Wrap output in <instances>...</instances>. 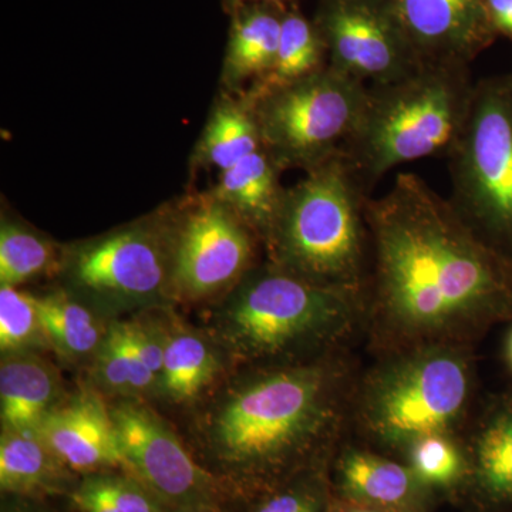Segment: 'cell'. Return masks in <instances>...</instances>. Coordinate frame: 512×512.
<instances>
[{"mask_svg":"<svg viewBox=\"0 0 512 512\" xmlns=\"http://www.w3.org/2000/svg\"><path fill=\"white\" fill-rule=\"evenodd\" d=\"M365 330L377 356L473 345L512 319V256L485 241L420 175L367 197Z\"/></svg>","mask_w":512,"mask_h":512,"instance_id":"cell-1","label":"cell"},{"mask_svg":"<svg viewBox=\"0 0 512 512\" xmlns=\"http://www.w3.org/2000/svg\"><path fill=\"white\" fill-rule=\"evenodd\" d=\"M356 379L338 350L268 367L238 384L208 420V458L228 493L254 501L329 466L350 424Z\"/></svg>","mask_w":512,"mask_h":512,"instance_id":"cell-2","label":"cell"},{"mask_svg":"<svg viewBox=\"0 0 512 512\" xmlns=\"http://www.w3.org/2000/svg\"><path fill=\"white\" fill-rule=\"evenodd\" d=\"M470 345H427L379 356L356 380L350 424L387 454L403 458L423 437L460 436L473 403Z\"/></svg>","mask_w":512,"mask_h":512,"instance_id":"cell-3","label":"cell"},{"mask_svg":"<svg viewBox=\"0 0 512 512\" xmlns=\"http://www.w3.org/2000/svg\"><path fill=\"white\" fill-rule=\"evenodd\" d=\"M467 66L424 63L396 82L367 86L362 119L343 150L366 194L394 168L446 153L466 120Z\"/></svg>","mask_w":512,"mask_h":512,"instance_id":"cell-4","label":"cell"},{"mask_svg":"<svg viewBox=\"0 0 512 512\" xmlns=\"http://www.w3.org/2000/svg\"><path fill=\"white\" fill-rule=\"evenodd\" d=\"M367 197L342 156L308 171L285 190L265 238L271 264L312 284L365 293Z\"/></svg>","mask_w":512,"mask_h":512,"instance_id":"cell-5","label":"cell"},{"mask_svg":"<svg viewBox=\"0 0 512 512\" xmlns=\"http://www.w3.org/2000/svg\"><path fill=\"white\" fill-rule=\"evenodd\" d=\"M363 292L312 284L275 265L249 272L224 309V340L242 360L332 352L365 328Z\"/></svg>","mask_w":512,"mask_h":512,"instance_id":"cell-6","label":"cell"},{"mask_svg":"<svg viewBox=\"0 0 512 512\" xmlns=\"http://www.w3.org/2000/svg\"><path fill=\"white\" fill-rule=\"evenodd\" d=\"M447 156L450 201L485 241L512 256V76L476 83Z\"/></svg>","mask_w":512,"mask_h":512,"instance_id":"cell-7","label":"cell"},{"mask_svg":"<svg viewBox=\"0 0 512 512\" xmlns=\"http://www.w3.org/2000/svg\"><path fill=\"white\" fill-rule=\"evenodd\" d=\"M366 97V84L326 66L299 82L245 100L262 147L279 170L296 167L308 173L342 156L362 119Z\"/></svg>","mask_w":512,"mask_h":512,"instance_id":"cell-8","label":"cell"},{"mask_svg":"<svg viewBox=\"0 0 512 512\" xmlns=\"http://www.w3.org/2000/svg\"><path fill=\"white\" fill-rule=\"evenodd\" d=\"M124 460L136 478L171 512H221L224 483L200 467L177 436L147 407L124 403L111 410Z\"/></svg>","mask_w":512,"mask_h":512,"instance_id":"cell-9","label":"cell"},{"mask_svg":"<svg viewBox=\"0 0 512 512\" xmlns=\"http://www.w3.org/2000/svg\"><path fill=\"white\" fill-rule=\"evenodd\" d=\"M315 25L328 66L366 86L396 82L423 64L389 0H325Z\"/></svg>","mask_w":512,"mask_h":512,"instance_id":"cell-10","label":"cell"},{"mask_svg":"<svg viewBox=\"0 0 512 512\" xmlns=\"http://www.w3.org/2000/svg\"><path fill=\"white\" fill-rule=\"evenodd\" d=\"M251 228L211 197L191 212L173 256L175 286L188 296L211 295L241 281L251 265Z\"/></svg>","mask_w":512,"mask_h":512,"instance_id":"cell-11","label":"cell"},{"mask_svg":"<svg viewBox=\"0 0 512 512\" xmlns=\"http://www.w3.org/2000/svg\"><path fill=\"white\" fill-rule=\"evenodd\" d=\"M168 264L158 239L133 228L97 239L74 252L70 275L83 291L117 305L153 301L163 292Z\"/></svg>","mask_w":512,"mask_h":512,"instance_id":"cell-12","label":"cell"},{"mask_svg":"<svg viewBox=\"0 0 512 512\" xmlns=\"http://www.w3.org/2000/svg\"><path fill=\"white\" fill-rule=\"evenodd\" d=\"M421 63H468L493 43L485 0H389Z\"/></svg>","mask_w":512,"mask_h":512,"instance_id":"cell-13","label":"cell"},{"mask_svg":"<svg viewBox=\"0 0 512 512\" xmlns=\"http://www.w3.org/2000/svg\"><path fill=\"white\" fill-rule=\"evenodd\" d=\"M333 494L390 512H431L436 493L404 461L367 447H342L333 461Z\"/></svg>","mask_w":512,"mask_h":512,"instance_id":"cell-14","label":"cell"},{"mask_svg":"<svg viewBox=\"0 0 512 512\" xmlns=\"http://www.w3.org/2000/svg\"><path fill=\"white\" fill-rule=\"evenodd\" d=\"M56 457L74 473L124 468L113 417L97 397L83 394L52 407L36 429Z\"/></svg>","mask_w":512,"mask_h":512,"instance_id":"cell-15","label":"cell"},{"mask_svg":"<svg viewBox=\"0 0 512 512\" xmlns=\"http://www.w3.org/2000/svg\"><path fill=\"white\" fill-rule=\"evenodd\" d=\"M468 471L460 493L481 512L512 508V390L495 396L471 427Z\"/></svg>","mask_w":512,"mask_h":512,"instance_id":"cell-16","label":"cell"},{"mask_svg":"<svg viewBox=\"0 0 512 512\" xmlns=\"http://www.w3.org/2000/svg\"><path fill=\"white\" fill-rule=\"evenodd\" d=\"M282 5L255 3L232 12L224 62V82L231 89L254 86L271 70L281 40Z\"/></svg>","mask_w":512,"mask_h":512,"instance_id":"cell-17","label":"cell"},{"mask_svg":"<svg viewBox=\"0 0 512 512\" xmlns=\"http://www.w3.org/2000/svg\"><path fill=\"white\" fill-rule=\"evenodd\" d=\"M279 171L278 165L262 147L234 167L222 171L212 197L227 205L251 231L265 239L284 200L285 190L279 184Z\"/></svg>","mask_w":512,"mask_h":512,"instance_id":"cell-18","label":"cell"},{"mask_svg":"<svg viewBox=\"0 0 512 512\" xmlns=\"http://www.w3.org/2000/svg\"><path fill=\"white\" fill-rule=\"evenodd\" d=\"M70 470L36 430H3L0 440V487L19 497L62 493Z\"/></svg>","mask_w":512,"mask_h":512,"instance_id":"cell-19","label":"cell"},{"mask_svg":"<svg viewBox=\"0 0 512 512\" xmlns=\"http://www.w3.org/2000/svg\"><path fill=\"white\" fill-rule=\"evenodd\" d=\"M56 376L36 357L13 356L0 367V413L5 430H36L52 409Z\"/></svg>","mask_w":512,"mask_h":512,"instance_id":"cell-20","label":"cell"},{"mask_svg":"<svg viewBox=\"0 0 512 512\" xmlns=\"http://www.w3.org/2000/svg\"><path fill=\"white\" fill-rule=\"evenodd\" d=\"M326 66L328 53L315 23L295 10L284 12L275 62L259 82L249 87L244 99H258L318 73Z\"/></svg>","mask_w":512,"mask_h":512,"instance_id":"cell-21","label":"cell"},{"mask_svg":"<svg viewBox=\"0 0 512 512\" xmlns=\"http://www.w3.org/2000/svg\"><path fill=\"white\" fill-rule=\"evenodd\" d=\"M261 148V134L248 101L224 100L212 111L202 134L200 158L222 173Z\"/></svg>","mask_w":512,"mask_h":512,"instance_id":"cell-22","label":"cell"},{"mask_svg":"<svg viewBox=\"0 0 512 512\" xmlns=\"http://www.w3.org/2000/svg\"><path fill=\"white\" fill-rule=\"evenodd\" d=\"M45 338L63 356L77 359L99 349L104 336L89 309L63 295L36 298Z\"/></svg>","mask_w":512,"mask_h":512,"instance_id":"cell-23","label":"cell"},{"mask_svg":"<svg viewBox=\"0 0 512 512\" xmlns=\"http://www.w3.org/2000/svg\"><path fill=\"white\" fill-rule=\"evenodd\" d=\"M217 360L204 340L192 333H177L164 340L161 384L178 402L194 399L210 384Z\"/></svg>","mask_w":512,"mask_h":512,"instance_id":"cell-24","label":"cell"},{"mask_svg":"<svg viewBox=\"0 0 512 512\" xmlns=\"http://www.w3.org/2000/svg\"><path fill=\"white\" fill-rule=\"evenodd\" d=\"M402 461L434 493H460L466 483L467 453L460 436L423 437L406 451Z\"/></svg>","mask_w":512,"mask_h":512,"instance_id":"cell-25","label":"cell"},{"mask_svg":"<svg viewBox=\"0 0 512 512\" xmlns=\"http://www.w3.org/2000/svg\"><path fill=\"white\" fill-rule=\"evenodd\" d=\"M73 504L82 512H165L160 501L128 474H87L74 488Z\"/></svg>","mask_w":512,"mask_h":512,"instance_id":"cell-26","label":"cell"},{"mask_svg":"<svg viewBox=\"0 0 512 512\" xmlns=\"http://www.w3.org/2000/svg\"><path fill=\"white\" fill-rule=\"evenodd\" d=\"M55 261L46 239L18 224L3 222L0 229V284L18 286L45 274Z\"/></svg>","mask_w":512,"mask_h":512,"instance_id":"cell-27","label":"cell"},{"mask_svg":"<svg viewBox=\"0 0 512 512\" xmlns=\"http://www.w3.org/2000/svg\"><path fill=\"white\" fill-rule=\"evenodd\" d=\"M97 376L120 393L144 392L157 380L131 346L123 323L114 325L97 349Z\"/></svg>","mask_w":512,"mask_h":512,"instance_id":"cell-28","label":"cell"},{"mask_svg":"<svg viewBox=\"0 0 512 512\" xmlns=\"http://www.w3.org/2000/svg\"><path fill=\"white\" fill-rule=\"evenodd\" d=\"M328 467L308 471L256 498L248 512H330L335 494Z\"/></svg>","mask_w":512,"mask_h":512,"instance_id":"cell-29","label":"cell"},{"mask_svg":"<svg viewBox=\"0 0 512 512\" xmlns=\"http://www.w3.org/2000/svg\"><path fill=\"white\" fill-rule=\"evenodd\" d=\"M43 333L36 298L16 286L0 288V348L3 352L33 345Z\"/></svg>","mask_w":512,"mask_h":512,"instance_id":"cell-30","label":"cell"},{"mask_svg":"<svg viewBox=\"0 0 512 512\" xmlns=\"http://www.w3.org/2000/svg\"><path fill=\"white\" fill-rule=\"evenodd\" d=\"M123 328L141 362L157 377V380H160L161 372H163L164 342L157 339L154 333L144 329L143 326L123 323Z\"/></svg>","mask_w":512,"mask_h":512,"instance_id":"cell-31","label":"cell"},{"mask_svg":"<svg viewBox=\"0 0 512 512\" xmlns=\"http://www.w3.org/2000/svg\"><path fill=\"white\" fill-rule=\"evenodd\" d=\"M495 33L512 40V0H485Z\"/></svg>","mask_w":512,"mask_h":512,"instance_id":"cell-32","label":"cell"},{"mask_svg":"<svg viewBox=\"0 0 512 512\" xmlns=\"http://www.w3.org/2000/svg\"><path fill=\"white\" fill-rule=\"evenodd\" d=\"M330 512H390L386 510H380V508L369 507V505H363L359 503H353V501L343 500V498L333 497L332 510Z\"/></svg>","mask_w":512,"mask_h":512,"instance_id":"cell-33","label":"cell"},{"mask_svg":"<svg viewBox=\"0 0 512 512\" xmlns=\"http://www.w3.org/2000/svg\"><path fill=\"white\" fill-rule=\"evenodd\" d=\"M285 0H224L225 8L229 12H235V10L242 8V6L255 5V3H271V5H282Z\"/></svg>","mask_w":512,"mask_h":512,"instance_id":"cell-34","label":"cell"},{"mask_svg":"<svg viewBox=\"0 0 512 512\" xmlns=\"http://www.w3.org/2000/svg\"><path fill=\"white\" fill-rule=\"evenodd\" d=\"M504 357L505 363H507L508 369L512 373V328L508 332L507 339H505Z\"/></svg>","mask_w":512,"mask_h":512,"instance_id":"cell-35","label":"cell"},{"mask_svg":"<svg viewBox=\"0 0 512 512\" xmlns=\"http://www.w3.org/2000/svg\"><path fill=\"white\" fill-rule=\"evenodd\" d=\"M2 512H43L40 511L39 508L32 507L29 504L16 503L15 505H8V507L3 508Z\"/></svg>","mask_w":512,"mask_h":512,"instance_id":"cell-36","label":"cell"}]
</instances>
